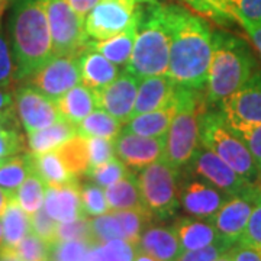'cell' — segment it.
<instances>
[{
  "instance_id": "obj_1",
  "label": "cell",
  "mask_w": 261,
  "mask_h": 261,
  "mask_svg": "<svg viewBox=\"0 0 261 261\" xmlns=\"http://www.w3.org/2000/svg\"><path fill=\"white\" fill-rule=\"evenodd\" d=\"M170 35L167 74L178 87L203 90L207 82L214 34L203 19L180 6H163Z\"/></svg>"
},
{
  "instance_id": "obj_2",
  "label": "cell",
  "mask_w": 261,
  "mask_h": 261,
  "mask_svg": "<svg viewBox=\"0 0 261 261\" xmlns=\"http://www.w3.org/2000/svg\"><path fill=\"white\" fill-rule=\"evenodd\" d=\"M10 35L15 80H29L54 57L45 0H13Z\"/></svg>"
},
{
  "instance_id": "obj_3",
  "label": "cell",
  "mask_w": 261,
  "mask_h": 261,
  "mask_svg": "<svg viewBox=\"0 0 261 261\" xmlns=\"http://www.w3.org/2000/svg\"><path fill=\"white\" fill-rule=\"evenodd\" d=\"M163 6L154 3L141 9L138 32L126 67V71L138 80L168 73L170 35Z\"/></svg>"
},
{
  "instance_id": "obj_4",
  "label": "cell",
  "mask_w": 261,
  "mask_h": 261,
  "mask_svg": "<svg viewBox=\"0 0 261 261\" xmlns=\"http://www.w3.org/2000/svg\"><path fill=\"white\" fill-rule=\"evenodd\" d=\"M251 53L244 41L229 34H214V53L205 86L209 103L222 102L251 77Z\"/></svg>"
},
{
  "instance_id": "obj_5",
  "label": "cell",
  "mask_w": 261,
  "mask_h": 261,
  "mask_svg": "<svg viewBox=\"0 0 261 261\" xmlns=\"http://www.w3.org/2000/svg\"><path fill=\"white\" fill-rule=\"evenodd\" d=\"M177 112L170 125L166 140L164 160L174 168L186 166L199 147V119L207 111L203 90L178 87L176 92Z\"/></svg>"
},
{
  "instance_id": "obj_6",
  "label": "cell",
  "mask_w": 261,
  "mask_h": 261,
  "mask_svg": "<svg viewBox=\"0 0 261 261\" xmlns=\"http://www.w3.org/2000/svg\"><path fill=\"white\" fill-rule=\"evenodd\" d=\"M200 145L211 149L251 185H260L261 173L245 142L233 134L224 115L206 111L199 119Z\"/></svg>"
},
{
  "instance_id": "obj_7",
  "label": "cell",
  "mask_w": 261,
  "mask_h": 261,
  "mask_svg": "<svg viewBox=\"0 0 261 261\" xmlns=\"http://www.w3.org/2000/svg\"><path fill=\"white\" fill-rule=\"evenodd\" d=\"M138 185L145 209L152 218L170 219L177 214L180 206V170L159 160L140 170Z\"/></svg>"
},
{
  "instance_id": "obj_8",
  "label": "cell",
  "mask_w": 261,
  "mask_h": 261,
  "mask_svg": "<svg viewBox=\"0 0 261 261\" xmlns=\"http://www.w3.org/2000/svg\"><path fill=\"white\" fill-rule=\"evenodd\" d=\"M45 6L54 56H82L89 51L86 20L75 13L68 0H45Z\"/></svg>"
},
{
  "instance_id": "obj_9",
  "label": "cell",
  "mask_w": 261,
  "mask_h": 261,
  "mask_svg": "<svg viewBox=\"0 0 261 261\" xmlns=\"http://www.w3.org/2000/svg\"><path fill=\"white\" fill-rule=\"evenodd\" d=\"M157 0H99L86 18V32L90 39L102 41L121 34L140 20L141 9Z\"/></svg>"
},
{
  "instance_id": "obj_10",
  "label": "cell",
  "mask_w": 261,
  "mask_h": 261,
  "mask_svg": "<svg viewBox=\"0 0 261 261\" xmlns=\"http://www.w3.org/2000/svg\"><path fill=\"white\" fill-rule=\"evenodd\" d=\"M221 105L225 122L238 138L244 140L261 125V71L251 74L245 84Z\"/></svg>"
},
{
  "instance_id": "obj_11",
  "label": "cell",
  "mask_w": 261,
  "mask_h": 261,
  "mask_svg": "<svg viewBox=\"0 0 261 261\" xmlns=\"http://www.w3.org/2000/svg\"><path fill=\"white\" fill-rule=\"evenodd\" d=\"M186 167L190 174H195L200 180L219 189L228 196L241 195L255 186L241 177L224 160L219 159L215 152L205 148L203 145H199L196 148Z\"/></svg>"
},
{
  "instance_id": "obj_12",
  "label": "cell",
  "mask_w": 261,
  "mask_h": 261,
  "mask_svg": "<svg viewBox=\"0 0 261 261\" xmlns=\"http://www.w3.org/2000/svg\"><path fill=\"white\" fill-rule=\"evenodd\" d=\"M82 56H54L42 65L29 83L53 100H58L82 82Z\"/></svg>"
},
{
  "instance_id": "obj_13",
  "label": "cell",
  "mask_w": 261,
  "mask_h": 261,
  "mask_svg": "<svg viewBox=\"0 0 261 261\" xmlns=\"http://www.w3.org/2000/svg\"><path fill=\"white\" fill-rule=\"evenodd\" d=\"M260 185H255L241 195L229 196L219 207V211L211 218V224L228 243L237 244L240 241L247 222L250 219L252 207L260 195Z\"/></svg>"
},
{
  "instance_id": "obj_14",
  "label": "cell",
  "mask_w": 261,
  "mask_h": 261,
  "mask_svg": "<svg viewBox=\"0 0 261 261\" xmlns=\"http://www.w3.org/2000/svg\"><path fill=\"white\" fill-rule=\"evenodd\" d=\"M15 108L27 134L63 121L56 100L49 99L34 86H23L15 92Z\"/></svg>"
},
{
  "instance_id": "obj_15",
  "label": "cell",
  "mask_w": 261,
  "mask_h": 261,
  "mask_svg": "<svg viewBox=\"0 0 261 261\" xmlns=\"http://www.w3.org/2000/svg\"><path fill=\"white\" fill-rule=\"evenodd\" d=\"M167 137H144L122 130L113 141L116 157L130 170H142L164 159Z\"/></svg>"
},
{
  "instance_id": "obj_16",
  "label": "cell",
  "mask_w": 261,
  "mask_h": 261,
  "mask_svg": "<svg viewBox=\"0 0 261 261\" xmlns=\"http://www.w3.org/2000/svg\"><path fill=\"white\" fill-rule=\"evenodd\" d=\"M138 83L140 80L125 70L112 83L93 92L97 109L112 115L122 123L129 122L137 100Z\"/></svg>"
},
{
  "instance_id": "obj_17",
  "label": "cell",
  "mask_w": 261,
  "mask_h": 261,
  "mask_svg": "<svg viewBox=\"0 0 261 261\" xmlns=\"http://www.w3.org/2000/svg\"><path fill=\"white\" fill-rule=\"evenodd\" d=\"M228 197L203 180H187L180 185V205L185 212L199 219L211 221Z\"/></svg>"
},
{
  "instance_id": "obj_18",
  "label": "cell",
  "mask_w": 261,
  "mask_h": 261,
  "mask_svg": "<svg viewBox=\"0 0 261 261\" xmlns=\"http://www.w3.org/2000/svg\"><path fill=\"white\" fill-rule=\"evenodd\" d=\"M176 92L177 86L168 74L152 75L140 80L137 100L130 119L137 115L157 111L171 105L176 100Z\"/></svg>"
},
{
  "instance_id": "obj_19",
  "label": "cell",
  "mask_w": 261,
  "mask_h": 261,
  "mask_svg": "<svg viewBox=\"0 0 261 261\" xmlns=\"http://www.w3.org/2000/svg\"><path fill=\"white\" fill-rule=\"evenodd\" d=\"M44 209L57 222H70L86 216L80 199V183L47 186Z\"/></svg>"
},
{
  "instance_id": "obj_20",
  "label": "cell",
  "mask_w": 261,
  "mask_h": 261,
  "mask_svg": "<svg viewBox=\"0 0 261 261\" xmlns=\"http://www.w3.org/2000/svg\"><path fill=\"white\" fill-rule=\"evenodd\" d=\"M137 250L159 261H177L183 252L177 233L173 228L166 226H148L141 235Z\"/></svg>"
},
{
  "instance_id": "obj_21",
  "label": "cell",
  "mask_w": 261,
  "mask_h": 261,
  "mask_svg": "<svg viewBox=\"0 0 261 261\" xmlns=\"http://www.w3.org/2000/svg\"><path fill=\"white\" fill-rule=\"evenodd\" d=\"M183 251L197 250L207 245L226 241L209 221L199 218H180L173 225Z\"/></svg>"
},
{
  "instance_id": "obj_22",
  "label": "cell",
  "mask_w": 261,
  "mask_h": 261,
  "mask_svg": "<svg viewBox=\"0 0 261 261\" xmlns=\"http://www.w3.org/2000/svg\"><path fill=\"white\" fill-rule=\"evenodd\" d=\"M80 70H82V83L93 92L106 87L119 75V70L116 64H113L106 57H103L93 49H89L82 54Z\"/></svg>"
},
{
  "instance_id": "obj_23",
  "label": "cell",
  "mask_w": 261,
  "mask_h": 261,
  "mask_svg": "<svg viewBox=\"0 0 261 261\" xmlns=\"http://www.w3.org/2000/svg\"><path fill=\"white\" fill-rule=\"evenodd\" d=\"M177 112V99L166 108L134 116L122 130L144 137H167L168 128Z\"/></svg>"
},
{
  "instance_id": "obj_24",
  "label": "cell",
  "mask_w": 261,
  "mask_h": 261,
  "mask_svg": "<svg viewBox=\"0 0 261 261\" xmlns=\"http://www.w3.org/2000/svg\"><path fill=\"white\" fill-rule=\"evenodd\" d=\"M29 160H31L32 171L37 173L47 186H61V185L79 181V177H75L74 174L65 167L57 149L39 152V154L29 152Z\"/></svg>"
},
{
  "instance_id": "obj_25",
  "label": "cell",
  "mask_w": 261,
  "mask_h": 261,
  "mask_svg": "<svg viewBox=\"0 0 261 261\" xmlns=\"http://www.w3.org/2000/svg\"><path fill=\"white\" fill-rule=\"evenodd\" d=\"M56 103L63 119L73 125L80 123L87 115L97 109L93 90H90L84 84H77L64 96L56 100Z\"/></svg>"
},
{
  "instance_id": "obj_26",
  "label": "cell",
  "mask_w": 261,
  "mask_h": 261,
  "mask_svg": "<svg viewBox=\"0 0 261 261\" xmlns=\"http://www.w3.org/2000/svg\"><path fill=\"white\" fill-rule=\"evenodd\" d=\"M138 32V22L130 25L129 28L122 31L121 34L115 37L102 39V41H93L90 39L89 49H93L96 53L106 57L113 64L123 65L128 64L132 56V49L135 44V38Z\"/></svg>"
},
{
  "instance_id": "obj_27",
  "label": "cell",
  "mask_w": 261,
  "mask_h": 261,
  "mask_svg": "<svg viewBox=\"0 0 261 261\" xmlns=\"http://www.w3.org/2000/svg\"><path fill=\"white\" fill-rule=\"evenodd\" d=\"M75 135H77L75 125L63 119V121H58L49 125L44 129L34 130L31 134H27V138H28L27 144H28L29 152L39 154V152L57 149Z\"/></svg>"
},
{
  "instance_id": "obj_28",
  "label": "cell",
  "mask_w": 261,
  "mask_h": 261,
  "mask_svg": "<svg viewBox=\"0 0 261 261\" xmlns=\"http://www.w3.org/2000/svg\"><path fill=\"white\" fill-rule=\"evenodd\" d=\"M111 212L126 209H145L141 197L138 176L130 171L126 177L105 189Z\"/></svg>"
},
{
  "instance_id": "obj_29",
  "label": "cell",
  "mask_w": 261,
  "mask_h": 261,
  "mask_svg": "<svg viewBox=\"0 0 261 261\" xmlns=\"http://www.w3.org/2000/svg\"><path fill=\"white\" fill-rule=\"evenodd\" d=\"M0 218L3 225V247L16 248V245L31 232V216L19 206L13 196Z\"/></svg>"
},
{
  "instance_id": "obj_30",
  "label": "cell",
  "mask_w": 261,
  "mask_h": 261,
  "mask_svg": "<svg viewBox=\"0 0 261 261\" xmlns=\"http://www.w3.org/2000/svg\"><path fill=\"white\" fill-rule=\"evenodd\" d=\"M16 108L0 113V160L25 151V138L20 132Z\"/></svg>"
},
{
  "instance_id": "obj_31",
  "label": "cell",
  "mask_w": 261,
  "mask_h": 261,
  "mask_svg": "<svg viewBox=\"0 0 261 261\" xmlns=\"http://www.w3.org/2000/svg\"><path fill=\"white\" fill-rule=\"evenodd\" d=\"M122 125L123 123L112 115H109L102 109H94L83 121L75 125V129L79 135H83L86 138L96 137V138L115 141L122 132Z\"/></svg>"
},
{
  "instance_id": "obj_32",
  "label": "cell",
  "mask_w": 261,
  "mask_h": 261,
  "mask_svg": "<svg viewBox=\"0 0 261 261\" xmlns=\"http://www.w3.org/2000/svg\"><path fill=\"white\" fill-rule=\"evenodd\" d=\"M32 171L29 152L0 160V187L15 195Z\"/></svg>"
},
{
  "instance_id": "obj_33",
  "label": "cell",
  "mask_w": 261,
  "mask_h": 261,
  "mask_svg": "<svg viewBox=\"0 0 261 261\" xmlns=\"http://www.w3.org/2000/svg\"><path fill=\"white\" fill-rule=\"evenodd\" d=\"M60 159L63 160L65 167L68 168L75 177L80 174H86L89 168V148H87V138L83 135H75L71 140L64 142L61 147L57 148Z\"/></svg>"
},
{
  "instance_id": "obj_34",
  "label": "cell",
  "mask_w": 261,
  "mask_h": 261,
  "mask_svg": "<svg viewBox=\"0 0 261 261\" xmlns=\"http://www.w3.org/2000/svg\"><path fill=\"white\" fill-rule=\"evenodd\" d=\"M45 192H47V185L37 173L31 171V174L20 185L13 196L19 206L28 215H32L44 206Z\"/></svg>"
},
{
  "instance_id": "obj_35",
  "label": "cell",
  "mask_w": 261,
  "mask_h": 261,
  "mask_svg": "<svg viewBox=\"0 0 261 261\" xmlns=\"http://www.w3.org/2000/svg\"><path fill=\"white\" fill-rule=\"evenodd\" d=\"M113 214L118 216L121 222L123 238L137 248L141 235L148 228L149 221L152 218L151 214L147 209H126V211H118Z\"/></svg>"
},
{
  "instance_id": "obj_36",
  "label": "cell",
  "mask_w": 261,
  "mask_h": 261,
  "mask_svg": "<svg viewBox=\"0 0 261 261\" xmlns=\"http://www.w3.org/2000/svg\"><path fill=\"white\" fill-rule=\"evenodd\" d=\"M80 199L84 215L87 218H96L111 212L105 189L96 183H84L80 186Z\"/></svg>"
},
{
  "instance_id": "obj_37",
  "label": "cell",
  "mask_w": 261,
  "mask_h": 261,
  "mask_svg": "<svg viewBox=\"0 0 261 261\" xmlns=\"http://www.w3.org/2000/svg\"><path fill=\"white\" fill-rule=\"evenodd\" d=\"M129 168L126 167L119 159L109 160L108 163H105L99 167L87 170L86 176L90 178L93 183L99 185L103 189L112 186L116 181H119L123 177H126L129 174Z\"/></svg>"
},
{
  "instance_id": "obj_38",
  "label": "cell",
  "mask_w": 261,
  "mask_h": 261,
  "mask_svg": "<svg viewBox=\"0 0 261 261\" xmlns=\"http://www.w3.org/2000/svg\"><path fill=\"white\" fill-rule=\"evenodd\" d=\"M90 226H92V233H93V240L96 244H105L111 240L123 238L122 225L118 216L113 212L90 218Z\"/></svg>"
},
{
  "instance_id": "obj_39",
  "label": "cell",
  "mask_w": 261,
  "mask_h": 261,
  "mask_svg": "<svg viewBox=\"0 0 261 261\" xmlns=\"http://www.w3.org/2000/svg\"><path fill=\"white\" fill-rule=\"evenodd\" d=\"M196 13L203 15L206 18H211L216 22H226L232 20V8L228 0H181Z\"/></svg>"
},
{
  "instance_id": "obj_40",
  "label": "cell",
  "mask_w": 261,
  "mask_h": 261,
  "mask_svg": "<svg viewBox=\"0 0 261 261\" xmlns=\"http://www.w3.org/2000/svg\"><path fill=\"white\" fill-rule=\"evenodd\" d=\"M73 240L96 244L93 240V233H92L90 218L83 216L70 222H58L56 241H73Z\"/></svg>"
},
{
  "instance_id": "obj_41",
  "label": "cell",
  "mask_w": 261,
  "mask_h": 261,
  "mask_svg": "<svg viewBox=\"0 0 261 261\" xmlns=\"http://www.w3.org/2000/svg\"><path fill=\"white\" fill-rule=\"evenodd\" d=\"M15 251L22 261H49L51 244L31 231L16 245Z\"/></svg>"
},
{
  "instance_id": "obj_42",
  "label": "cell",
  "mask_w": 261,
  "mask_h": 261,
  "mask_svg": "<svg viewBox=\"0 0 261 261\" xmlns=\"http://www.w3.org/2000/svg\"><path fill=\"white\" fill-rule=\"evenodd\" d=\"M93 244L87 241H56L51 244L49 261H83Z\"/></svg>"
},
{
  "instance_id": "obj_43",
  "label": "cell",
  "mask_w": 261,
  "mask_h": 261,
  "mask_svg": "<svg viewBox=\"0 0 261 261\" xmlns=\"http://www.w3.org/2000/svg\"><path fill=\"white\" fill-rule=\"evenodd\" d=\"M238 244L254 248L261 254V190Z\"/></svg>"
},
{
  "instance_id": "obj_44",
  "label": "cell",
  "mask_w": 261,
  "mask_h": 261,
  "mask_svg": "<svg viewBox=\"0 0 261 261\" xmlns=\"http://www.w3.org/2000/svg\"><path fill=\"white\" fill-rule=\"evenodd\" d=\"M87 148H89V168L87 170L99 167L105 163H108L109 160L116 157L113 140L90 137L87 138Z\"/></svg>"
},
{
  "instance_id": "obj_45",
  "label": "cell",
  "mask_w": 261,
  "mask_h": 261,
  "mask_svg": "<svg viewBox=\"0 0 261 261\" xmlns=\"http://www.w3.org/2000/svg\"><path fill=\"white\" fill-rule=\"evenodd\" d=\"M29 216H31V231L35 235H38L39 238L45 240L47 243H56V232L58 222L54 221L47 214L44 206L39 211H37L35 214L29 215Z\"/></svg>"
},
{
  "instance_id": "obj_46",
  "label": "cell",
  "mask_w": 261,
  "mask_h": 261,
  "mask_svg": "<svg viewBox=\"0 0 261 261\" xmlns=\"http://www.w3.org/2000/svg\"><path fill=\"white\" fill-rule=\"evenodd\" d=\"M232 247V244L228 241H219V243L207 245L197 250H189L180 254L177 261H215L221 254L228 251Z\"/></svg>"
},
{
  "instance_id": "obj_47",
  "label": "cell",
  "mask_w": 261,
  "mask_h": 261,
  "mask_svg": "<svg viewBox=\"0 0 261 261\" xmlns=\"http://www.w3.org/2000/svg\"><path fill=\"white\" fill-rule=\"evenodd\" d=\"M15 79V63L3 32L0 31V87H10Z\"/></svg>"
},
{
  "instance_id": "obj_48",
  "label": "cell",
  "mask_w": 261,
  "mask_h": 261,
  "mask_svg": "<svg viewBox=\"0 0 261 261\" xmlns=\"http://www.w3.org/2000/svg\"><path fill=\"white\" fill-rule=\"evenodd\" d=\"M109 261H134L137 248L125 238H116L102 244Z\"/></svg>"
},
{
  "instance_id": "obj_49",
  "label": "cell",
  "mask_w": 261,
  "mask_h": 261,
  "mask_svg": "<svg viewBox=\"0 0 261 261\" xmlns=\"http://www.w3.org/2000/svg\"><path fill=\"white\" fill-rule=\"evenodd\" d=\"M232 8L233 16H241L261 23V0H228Z\"/></svg>"
},
{
  "instance_id": "obj_50",
  "label": "cell",
  "mask_w": 261,
  "mask_h": 261,
  "mask_svg": "<svg viewBox=\"0 0 261 261\" xmlns=\"http://www.w3.org/2000/svg\"><path fill=\"white\" fill-rule=\"evenodd\" d=\"M243 141L245 142L247 148L250 149L252 159L261 173V125L255 126Z\"/></svg>"
},
{
  "instance_id": "obj_51",
  "label": "cell",
  "mask_w": 261,
  "mask_h": 261,
  "mask_svg": "<svg viewBox=\"0 0 261 261\" xmlns=\"http://www.w3.org/2000/svg\"><path fill=\"white\" fill-rule=\"evenodd\" d=\"M231 255L233 261H261V254L254 248L245 247L243 244H233L231 247Z\"/></svg>"
},
{
  "instance_id": "obj_52",
  "label": "cell",
  "mask_w": 261,
  "mask_h": 261,
  "mask_svg": "<svg viewBox=\"0 0 261 261\" xmlns=\"http://www.w3.org/2000/svg\"><path fill=\"white\" fill-rule=\"evenodd\" d=\"M235 20H238V22L243 25V28L247 31L248 37L251 38L252 44L255 45L258 54L261 56V23H258V22H252V20L241 18V16H237Z\"/></svg>"
},
{
  "instance_id": "obj_53",
  "label": "cell",
  "mask_w": 261,
  "mask_h": 261,
  "mask_svg": "<svg viewBox=\"0 0 261 261\" xmlns=\"http://www.w3.org/2000/svg\"><path fill=\"white\" fill-rule=\"evenodd\" d=\"M70 6L75 13L86 20L87 15L93 10V8L99 3V0H68Z\"/></svg>"
},
{
  "instance_id": "obj_54",
  "label": "cell",
  "mask_w": 261,
  "mask_h": 261,
  "mask_svg": "<svg viewBox=\"0 0 261 261\" xmlns=\"http://www.w3.org/2000/svg\"><path fill=\"white\" fill-rule=\"evenodd\" d=\"M15 108V93L9 87H0V113Z\"/></svg>"
},
{
  "instance_id": "obj_55",
  "label": "cell",
  "mask_w": 261,
  "mask_h": 261,
  "mask_svg": "<svg viewBox=\"0 0 261 261\" xmlns=\"http://www.w3.org/2000/svg\"><path fill=\"white\" fill-rule=\"evenodd\" d=\"M83 261H109L102 244H93L90 250L84 255Z\"/></svg>"
},
{
  "instance_id": "obj_56",
  "label": "cell",
  "mask_w": 261,
  "mask_h": 261,
  "mask_svg": "<svg viewBox=\"0 0 261 261\" xmlns=\"http://www.w3.org/2000/svg\"><path fill=\"white\" fill-rule=\"evenodd\" d=\"M0 261H22L15 251V248H8L3 247L0 250Z\"/></svg>"
},
{
  "instance_id": "obj_57",
  "label": "cell",
  "mask_w": 261,
  "mask_h": 261,
  "mask_svg": "<svg viewBox=\"0 0 261 261\" xmlns=\"http://www.w3.org/2000/svg\"><path fill=\"white\" fill-rule=\"evenodd\" d=\"M13 197L12 193H9L8 190H5L3 187H0V216L3 215L5 212V209H6V206L9 203V200Z\"/></svg>"
},
{
  "instance_id": "obj_58",
  "label": "cell",
  "mask_w": 261,
  "mask_h": 261,
  "mask_svg": "<svg viewBox=\"0 0 261 261\" xmlns=\"http://www.w3.org/2000/svg\"><path fill=\"white\" fill-rule=\"evenodd\" d=\"M134 261H159L155 260L154 257H151L148 254H145L144 251H140V250H137V254H135V258Z\"/></svg>"
},
{
  "instance_id": "obj_59",
  "label": "cell",
  "mask_w": 261,
  "mask_h": 261,
  "mask_svg": "<svg viewBox=\"0 0 261 261\" xmlns=\"http://www.w3.org/2000/svg\"><path fill=\"white\" fill-rule=\"evenodd\" d=\"M229 250H231V248H229ZM229 250H228V251H225L224 254H221V255H219V257H218L215 261H233L232 255H231V251H229Z\"/></svg>"
},
{
  "instance_id": "obj_60",
  "label": "cell",
  "mask_w": 261,
  "mask_h": 261,
  "mask_svg": "<svg viewBox=\"0 0 261 261\" xmlns=\"http://www.w3.org/2000/svg\"><path fill=\"white\" fill-rule=\"evenodd\" d=\"M6 5H8V0H0V19H2V15H3V12H5V8H6Z\"/></svg>"
},
{
  "instance_id": "obj_61",
  "label": "cell",
  "mask_w": 261,
  "mask_h": 261,
  "mask_svg": "<svg viewBox=\"0 0 261 261\" xmlns=\"http://www.w3.org/2000/svg\"><path fill=\"white\" fill-rule=\"evenodd\" d=\"M3 247V225H2V218H0V250Z\"/></svg>"
},
{
  "instance_id": "obj_62",
  "label": "cell",
  "mask_w": 261,
  "mask_h": 261,
  "mask_svg": "<svg viewBox=\"0 0 261 261\" xmlns=\"http://www.w3.org/2000/svg\"><path fill=\"white\" fill-rule=\"evenodd\" d=\"M260 186H261V180H260Z\"/></svg>"
}]
</instances>
